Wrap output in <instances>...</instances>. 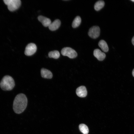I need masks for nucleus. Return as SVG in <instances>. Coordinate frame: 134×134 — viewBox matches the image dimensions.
Here are the masks:
<instances>
[{"mask_svg": "<svg viewBox=\"0 0 134 134\" xmlns=\"http://www.w3.org/2000/svg\"><path fill=\"white\" fill-rule=\"evenodd\" d=\"M98 45L104 52H107L108 51L109 48L107 44L104 40H100L98 43Z\"/></svg>", "mask_w": 134, "mask_h": 134, "instance_id": "f8f14e48", "label": "nucleus"}, {"mask_svg": "<svg viewBox=\"0 0 134 134\" xmlns=\"http://www.w3.org/2000/svg\"><path fill=\"white\" fill-rule=\"evenodd\" d=\"M38 19L45 27H49L51 23V20L49 18L42 16H38Z\"/></svg>", "mask_w": 134, "mask_h": 134, "instance_id": "1a4fd4ad", "label": "nucleus"}, {"mask_svg": "<svg viewBox=\"0 0 134 134\" xmlns=\"http://www.w3.org/2000/svg\"><path fill=\"white\" fill-rule=\"evenodd\" d=\"M3 1L7 6L8 10L11 11H15L18 9L21 4L20 0H3Z\"/></svg>", "mask_w": 134, "mask_h": 134, "instance_id": "7ed1b4c3", "label": "nucleus"}, {"mask_svg": "<svg viewBox=\"0 0 134 134\" xmlns=\"http://www.w3.org/2000/svg\"><path fill=\"white\" fill-rule=\"evenodd\" d=\"M93 54L94 56L100 61L103 60L106 57L105 54L99 49H96L94 50Z\"/></svg>", "mask_w": 134, "mask_h": 134, "instance_id": "6e6552de", "label": "nucleus"}, {"mask_svg": "<svg viewBox=\"0 0 134 134\" xmlns=\"http://www.w3.org/2000/svg\"><path fill=\"white\" fill-rule=\"evenodd\" d=\"M28 100L26 95L22 93L17 95L14 100L13 108L14 112L17 114L23 112L26 109Z\"/></svg>", "mask_w": 134, "mask_h": 134, "instance_id": "f257e3e1", "label": "nucleus"}, {"mask_svg": "<svg viewBox=\"0 0 134 134\" xmlns=\"http://www.w3.org/2000/svg\"><path fill=\"white\" fill-rule=\"evenodd\" d=\"M132 74L133 77H134V69L133 70L132 72Z\"/></svg>", "mask_w": 134, "mask_h": 134, "instance_id": "a211bd4d", "label": "nucleus"}, {"mask_svg": "<svg viewBox=\"0 0 134 134\" xmlns=\"http://www.w3.org/2000/svg\"><path fill=\"white\" fill-rule=\"evenodd\" d=\"M132 42L133 45H134V36H133V37L132 38Z\"/></svg>", "mask_w": 134, "mask_h": 134, "instance_id": "f3484780", "label": "nucleus"}, {"mask_svg": "<svg viewBox=\"0 0 134 134\" xmlns=\"http://www.w3.org/2000/svg\"><path fill=\"white\" fill-rule=\"evenodd\" d=\"M15 85L14 81L11 76L9 75L4 76L0 82V87L4 91H10L12 90Z\"/></svg>", "mask_w": 134, "mask_h": 134, "instance_id": "f03ea898", "label": "nucleus"}, {"mask_svg": "<svg viewBox=\"0 0 134 134\" xmlns=\"http://www.w3.org/2000/svg\"><path fill=\"white\" fill-rule=\"evenodd\" d=\"M104 2L103 1L99 0L95 3L94 5V9L97 11H99L104 7Z\"/></svg>", "mask_w": 134, "mask_h": 134, "instance_id": "ddd939ff", "label": "nucleus"}, {"mask_svg": "<svg viewBox=\"0 0 134 134\" xmlns=\"http://www.w3.org/2000/svg\"><path fill=\"white\" fill-rule=\"evenodd\" d=\"M61 53L64 56H66L71 59L76 57L77 55L76 52L73 49L69 47H65L61 51Z\"/></svg>", "mask_w": 134, "mask_h": 134, "instance_id": "20e7f679", "label": "nucleus"}, {"mask_svg": "<svg viewBox=\"0 0 134 134\" xmlns=\"http://www.w3.org/2000/svg\"><path fill=\"white\" fill-rule=\"evenodd\" d=\"M41 74L42 77L45 78L51 79L53 76L52 73L50 71L44 68L41 69Z\"/></svg>", "mask_w": 134, "mask_h": 134, "instance_id": "9d476101", "label": "nucleus"}, {"mask_svg": "<svg viewBox=\"0 0 134 134\" xmlns=\"http://www.w3.org/2000/svg\"><path fill=\"white\" fill-rule=\"evenodd\" d=\"M60 53L57 50H54L51 51L48 54L49 57L50 58H53L55 59H57L60 56Z\"/></svg>", "mask_w": 134, "mask_h": 134, "instance_id": "2eb2a0df", "label": "nucleus"}, {"mask_svg": "<svg viewBox=\"0 0 134 134\" xmlns=\"http://www.w3.org/2000/svg\"><path fill=\"white\" fill-rule=\"evenodd\" d=\"M79 128L80 131L83 134H88L89 133L88 128L85 124H80Z\"/></svg>", "mask_w": 134, "mask_h": 134, "instance_id": "dca6fc26", "label": "nucleus"}, {"mask_svg": "<svg viewBox=\"0 0 134 134\" xmlns=\"http://www.w3.org/2000/svg\"><path fill=\"white\" fill-rule=\"evenodd\" d=\"M61 24V21L59 20H55L50 24L48 27L49 29L51 31H55L59 28Z\"/></svg>", "mask_w": 134, "mask_h": 134, "instance_id": "9b49d317", "label": "nucleus"}, {"mask_svg": "<svg viewBox=\"0 0 134 134\" xmlns=\"http://www.w3.org/2000/svg\"><path fill=\"white\" fill-rule=\"evenodd\" d=\"M100 32V29L99 26H94L89 29L88 32V35L91 38L96 39L99 36Z\"/></svg>", "mask_w": 134, "mask_h": 134, "instance_id": "39448f33", "label": "nucleus"}, {"mask_svg": "<svg viewBox=\"0 0 134 134\" xmlns=\"http://www.w3.org/2000/svg\"><path fill=\"white\" fill-rule=\"evenodd\" d=\"M37 47L33 43L29 44L26 46L25 51V54L28 56H30L34 54L36 51Z\"/></svg>", "mask_w": 134, "mask_h": 134, "instance_id": "423d86ee", "label": "nucleus"}, {"mask_svg": "<svg viewBox=\"0 0 134 134\" xmlns=\"http://www.w3.org/2000/svg\"><path fill=\"white\" fill-rule=\"evenodd\" d=\"M81 22V19L79 16H76L74 19L72 23V27L74 28L78 27L80 25Z\"/></svg>", "mask_w": 134, "mask_h": 134, "instance_id": "4468645a", "label": "nucleus"}, {"mask_svg": "<svg viewBox=\"0 0 134 134\" xmlns=\"http://www.w3.org/2000/svg\"><path fill=\"white\" fill-rule=\"evenodd\" d=\"M76 93L78 97H84L87 94V91L86 87L84 86H81L78 87L76 90Z\"/></svg>", "mask_w": 134, "mask_h": 134, "instance_id": "0eeeda50", "label": "nucleus"}, {"mask_svg": "<svg viewBox=\"0 0 134 134\" xmlns=\"http://www.w3.org/2000/svg\"><path fill=\"white\" fill-rule=\"evenodd\" d=\"M131 0L133 2H134V0Z\"/></svg>", "mask_w": 134, "mask_h": 134, "instance_id": "6ab92c4d", "label": "nucleus"}]
</instances>
